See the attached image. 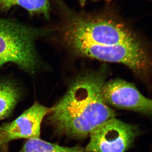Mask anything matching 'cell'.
Segmentation results:
<instances>
[{
  "mask_svg": "<svg viewBox=\"0 0 152 152\" xmlns=\"http://www.w3.org/2000/svg\"><path fill=\"white\" fill-rule=\"evenodd\" d=\"M107 75L104 66L80 75L64 96L50 108L48 120L58 132L84 139L99 125L115 117L102 96Z\"/></svg>",
  "mask_w": 152,
  "mask_h": 152,
  "instance_id": "obj_1",
  "label": "cell"
},
{
  "mask_svg": "<svg viewBox=\"0 0 152 152\" xmlns=\"http://www.w3.org/2000/svg\"><path fill=\"white\" fill-rule=\"evenodd\" d=\"M55 1L63 14L60 31L64 43L75 41L102 46L142 44L129 25L111 10L77 12L62 0Z\"/></svg>",
  "mask_w": 152,
  "mask_h": 152,
  "instance_id": "obj_2",
  "label": "cell"
},
{
  "mask_svg": "<svg viewBox=\"0 0 152 152\" xmlns=\"http://www.w3.org/2000/svg\"><path fill=\"white\" fill-rule=\"evenodd\" d=\"M49 32L47 28L0 17V67L12 63L28 73L34 74L41 64L36 42Z\"/></svg>",
  "mask_w": 152,
  "mask_h": 152,
  "instance_id": "obj_3",
  "label": "cell"
},
{
  "mask_svg": "<svg viewBox=\"0 0 152 152\" xmlns=\"http://www.w3.org/2000/svg\"><path fill=\"white\" fill-rule=\"evenodd\" d=\"M64 44L76 54L108 62L121 63L139 76L146 75L151 68L150 57L142 44L102 46L74 41Z\"/></svg>",
  "mask_w": 152,
  "mask_h": 152,
  "instance_id": "obj_4",
  "label": "cell"
},
{
  "mask_svg": "<svg viewBox=\"0 0 152 152\" xmlns=\"http://www.w3.org/2000/svg\"><path fill=\"white\" fill-rule=\"evenodd\" d=\"M138 133L135 126L114 117L92 131L85 149L88 152H125L133 145Z\"/></svg>",
  "mask_w": 152,
  "mask_h": 152,
  "instance_id": "obj_5",
  "label": "cell"
},
{
  "mask_svg": "<svg viewBox=\"0 0 152 152\" xmlns=\"http://www.w3.org/2000/svg\"><path fill=\"white\" fill-rule=\"evenodd\" d=\"M50 110L35 102L13 121L0 126V148L18 139L40 138L41 124Z\"/></svg>",
  "mask_w": 152,
  "mask_h": 152,
  "instance_id": "obj_6",
  "label": "cell"
},
{
  "mask_svg": "<svg viewBox=\"0 0 152 152\" xmlns=\"http://www.w3.org/2000/svg\"><path fill=\"white\" fill-rule=\"evenodd\" d=\"M103 99L107 105L118 109L151 114L152 101L144 96L134 85L117 79L105 82L102 88Z\"/></svg>",
  "mask_w": 152,
  "mask_h": 152,
  "instance_id": "obj_7",
  "label": "cell"
},
{
  "mask_svg": "<svg viewBox=\"0 0 152 152\" xmlns=\"http://www.w3.org/2000/svg\"><path fill=\"white\" fill-rule=\"evenodd\" d=\"M20 88L10 80L0 81V120L10 115L20 99Z\"/></svg>",
  "mask_w": 152,
  "mask_h": 152,
  "instance_id": "obj_8",
  "label": "cell"
},
{
  "mask_svg": "<svg viewBox=\"0 0 152 152\" xmlns=\"http://www.w3.org/2000/svg\"><path fill=\"white\" fill-rule=\"evenodd\" d=\"M16 6L24 9L30 15H42L47 19L50 18L49 0H0V10L4 12Z\"/></svg>",
  "mask_w": 152,
  "mask_h": 152,
  "instance_id": "obj_9",
  "label": "cell"
},
{
  "mask_svg": "<svg viewBox=\"0 0 152 152\" xmlns=\"http://www.w3.org/2000/svg\"><path fill=\"white\" fill-rule=\"evenodd\" d=\"M19 152H88L85 148L76 146H62L40 138L28 140Z\"/></svg>",
  "mask_w": 152,
  "mask_h": 152,
  "instance_id": "obj_10",
  "label": "cell"
},
{
  "mask_svg": "<svg viewBox=\"0 0 152 152\" xmlns=\"http://www.w3.org/2000/svg\"><path fill=\"white\" fill-rule=\"evenodd\" d=\"M81 7H84L86 4L87 0H78Z\"/></svg>",
  "mask_w": 152,
  "mask_h": 152,
  "instance_id": "obj_11",
  "label": "cell"
},
{
  "mask_svg": "<svg viewBox=\"0 0 152 152\" xmlns=\"http://www.w3.org/2000/svg\"><path fill=\"white\" fill-rule=\"evenodd\" d=\"M102 1V0H92V1L96 2V1ZM104 1H112V0H104Z\"/></svg>",
  "mask_w": 152,
  "mask_h": 152,
  "instance_id": "obj_12",
  "label": "cell"
}]
</instances>
